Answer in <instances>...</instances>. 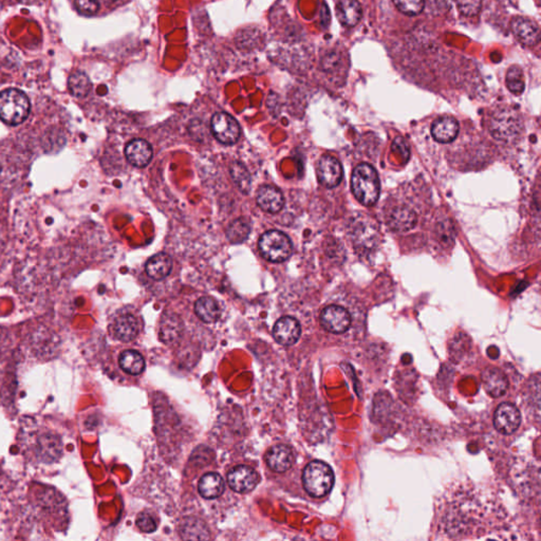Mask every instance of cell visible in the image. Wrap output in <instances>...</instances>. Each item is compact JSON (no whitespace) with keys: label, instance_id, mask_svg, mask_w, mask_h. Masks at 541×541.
Masks as SVG:
<instances>
[{"label":"cell","instance_id":"6da1fadb","mask_svg":"<svg viewBox=\"0 0 541 541\" xmlns=\"http://www.w3.org/2000/svg\"><path fill=\"white\" fill-rule=\"evenodd\" d=\"M351 187L355 198L363 205L371 207L375 205L381 191L377 171L369 164L359 165L353 171Z\"/></svg>","mask_w":541,"mask_h":541},{"label":"cell","instance_id":"7a4b0ae2","mask_svg":"<svg viewBox=\"0 0 541 541\" xmlns=\"http://www.w3.org/2000/svg\"><path fill=\"white\" fill-rule=\"evenodd\" d=\"M30 101L18 89H7L0 92V120L15 126L25 122L30 114Z\"/></svg>","mask_w":541,"mask_h":541},{"label":"cell","instance_id":"3957f363","mask_svg":"<svg viewBox=\"0 0 541 541\" xmlns=\"http://www.w3.org/2000/svg\"><path fill=\"white\" fill-rule=\"evenodd\" d=\"M304 490L310 496L320 498L332 490L334 475L328 464L322 461H313L304 468L302 474Z\"/></svg>","mask_w":541,"mask_h":541},{"label":"cell","instance_id":"277c9868","mask_svg":"<svg viewBox=\"0 0 541 541\" xmlns=\"http://www.w3.org/2000/svg\"><path fill=\"white\" fill-rule=\"evenodd\" d=\"M260 254L268 261L280 264L286 261L292 254V242L286 234L280 231H268L258 242Z\"/></svg>","mask_w":541,"mask_h":541},{"label":"cell","instance_id":"5b68a950","mask_svg":"<svg viewBox=\"0 0 541 541\" xmlns=\"http://www.w3.org/2000/svg\"><path fill=\"white\" fill-rule=\"evenodd\" d=\"M522 130V119L514 109H500L490 120V132L497 140L504 142L516 140Z\"/></svg>","mask_w":541,"mask_h":541},{"label":"cell","instance_id":"8992f818","mask_svg":"<svg viewBox=\"0 0 541 541\" xmlns=\"http://www.w3.org/2000/svg\"><path fill=\"white\" fill-rule=\"evenodd\" d=\"M211 128L214 137L225 145L235 144L241 132L237 121L225 112H218L213 117Z\"/></svg>","mask_w":541,"mask_h":541},{"label":"cell","instance_id":"52a82bcc","mask_svg":"<svg viewBox=\"0 0 541 541\" xmlns=\"http://www.w3.org/2000/svg\"><path fill=\"white\" fill-rule=\"evenodd\" d=\"M522 424V413L512 403H502L495 411L494 425L499 433L512 435Z\"/></svg>","mask_w":541,"mask_h":541},{"label":"cell","instance_id":"ba28073f","mask_svg":"<svg viewBox=\"0 0 541 541\" xmlns=\"http://www.w3.org/2000/svg\"><path fill=\"white\" fill-rule=\"evenodd\" d=\"M320 324L328 332L341 334L346 332L351 325V316L346 309L341 306L326 307L320 314Z\"/></svg>","mask_w":541,"mask_h":541},{"label":"cell","instance_id":"9c48e42d","mask_svg":"<svg viewBox=\"0 0 541 541\" xmlns=\"http://www.w3.org/2000/svg\"><path fill=\"white\" fill-rule=\"evenodd\" d=\"M352 239L357 249L370 251L379 240L377 225L368 218L357 220L352 227Z\"/></svg>","mask_w":541,"mask_h":541},{"label":"cell","instance_id":"30bf717a","mask_svg":"<svg viewBox=\"0 0 541 541\" xmlns=\"http://www.w3.org/2000/svg\"><path fill=\"white\" fill-rule=\"evenodd\" d=\"M259 481L255 470L249 466L240 465L233 468L227 476L230 486L237 492H249L253 490Z\"/></svg>","mask_w":541,"mask_h":541},{"label":"cell","instance_id":"8fae6325","mask_svg":"<svg viewBox=\"0 0 541 541\" xmlns=\"http://www.w3.org/2000/svg\"><path fill=\"white\" fill-rule=\"evenodd\" d=\"M318 177L324 187L329 189L337 187L343 179L342 165L334 157L325 155L318 163Z\"/></svg>","mask_w":541,"mask_h":541},{"label":"cell","instance_id":"7c38bea8","mask_svg":"<svg viewBox=\"0 0 541 541\" xmlns=\"http://www.w3.org/2000/svg\"><path fill=\"white\" fill-rule=\"evenodd\" d=\"M302 329L295 318L286 316L280 318L274 326L273 334L276 342L284 346H292L300 338Z\"/></svg>","mask_w":541,"mask_h":541},{"label":"cell","instance_id":"4fadbf2b","mask_svg":"<svg viewBox=\"0 0 541 541\" xmlns=\"http://www.w3.org/2000/svg\"><path fill=\"white\" fill-rule=\"evenodd\" d=\"M512 31L526 46H534L540 40V30L534 20L526 17H515L512 20Z\"/></svg>","mask_w":541,"mask_h":541},{"label":"cell","instance_id":"5bb4252c","mask_svg":"<svg viewBox=\"0 0 541 541\" xmlns=\"http://www.w3.org/2000/svg\"><path fill=\"white\" fill-rule=\"evenodd\" d=\"M125 155L130 164L135 167H145L153 159V148L142 139H135L127 144Z\"/></svg>","mask_w":541,"mask_h":541},{"label":"cell","instance_id":"9a60e30c","mask_svg":"<svg viewBox=\"0 0 541 541\" xmlns=\"http://www.w3.org/2000/svg\"><path fill=\"white\" fill-rule=\"evenodd\" d=\"M481 377L484 389L492 397H502L508 390V377L500 369L488 367L483 371Z\"/></svg>","mask_w":541,"mask_h":541},{"label":"cell","instance_id":"2e32d148","mask_svg":"<svg viewBox=\"0 0 541 541\" xmlns=\"http://www.w3.org/2000/svg\"><path fill=\"white\" fill-rule=\"evenodd\" d=\"M257 205L266 213L276 214L282 211L284 205L282 191L270 185H264L258 189Z\"/></svg>","mask_w":541,"mask_h":541},{"label":"cell","instance_id":"e0dca14e","mask_svg":"<svg viewBox=\"0 0 541 541\" xmlns=\"http://www.w3.org/2000/svg\"><path fill=\"white\" fill-rule=\"evenodd\" d=\"M336 15L345 27H354L362 19V6L357 0H340L337 3Z\"/></svg>","mask_w":541,"mask_h":541},{"label":"cell","instance_id":"ac0fdd59","mask_svg":"<svg viewBox=\"0 0 541 541\" xmlns=\"http://www.w3.org/2000/svg\"><path fill=\"white\" fill-rule=\"evenodd\" d=\"M387 222L393 231H411L417 224V215L409 207H397L389 213Z\"/></svg>","mask_w":541,"mask_h":541},{"label":"cell","instance_id":"d6986e66","mask_svg":"<svg viewBox=\"0 0 541 541\" xmlns=\"http://www.w3.org/2000/svg\"><path fill=\"white\" fill-rule=\"evenodd\" d=\"M459 132V124L452 117H442L433 122L431 135L440 143L453 142Z\"/></svg>","mask_w":541,"mask_h":541},{"label":"cell","instance_id":"ffe728a7","mask_svg":"<svg viewBox=\"0 0 541 541\" xmlns=\"http://www.w3.org/2000/svg\"><path fill=\"white\" fill-rule=\"evenodd\" d=\"M268 467L274 472H286L292 466V450L286 445H276L268 450L266 456Z\"/></svg>","mask_w":541,"mask_h":541},{"label":"cell","instance_id":"44dd1931","mask_svg":"<svg viewBox=\"0 0 541 541\" xmlns=\"http://www.w3.org/2000/svg\"><path fill=\"white\" fill-rule=\"evenodd\" d=\"M140 331L139 322L132 315L125 314L117 318L114 324V336L122 342H130Z\"/></svg>","mask_w":541,"mask_h":541},{"label":"cell","instance_id":"7402d4cb","mask_svg":"<svg viewBox=\"0 0 541 541\" xmlns=\"http://www.w3.org/2000/svg\"><path fill=\"white\" fill-rule=\"evenodd\" d=\"M171 268L173 260L171 256L165 253L157 254L146 264L147 275L155 280H164L171 273Z\"/></svg>","mask_w":541,"mask_h":541},{"label":"cell","instance_id":"603a6c76","mask_svg":"<svg viewBox=\"0 0 541 541\" xmlns=\"http://www.w3.org/2000/svg\"><path fill=\"white\" fill-rule=\"evenodd\" d=\"M224 492V482L221 476L216 472H209L201 478L199 482V492L202 497L214 499L219 497Z\"/></svg>","mask_w":541,"mask_h":541},{"label":"cell","instance_id":"cb8c5ba5","mask_svg":"<svg viewBox=\"0 0 541 541\" xmlns=\"http://www.w3.org/2000/svg\"><path fill=\"white\" fill-rule=\"evenodd\" d=\"M195 312L198 318L205 323H214L219 318L220 308L214 298L205 296L199 298L195 304Z\"/></svg>","mask_w":541,"mask_h":541},{"label":"cell","instance_id":"d4e9b609","mask_svg":"<svg viewBox=\"0 0 541 541\" xmlns=\"http://www.w3.org/2000/svg\"><path fill=\"white\" fill-rule=\"evenodd\" d=\"M119 363L121 368L129 375H140L145 369L144 359L140 353L135 350L124 351L121 354Z\"/></svg>","mask_w":541,"mask_h":541},{"label":"cell","instance_id":"484cf974","mask_svg":"<svg viewBox=\"0 0 541 541\" xmlns=\"http://www.w3.org/2000/svg\"><path fill=\"white\" fill-rule=\"evenodd\" d=\"M92 82L89 80L86 74L82 71H76L69 76L68 80V88L72 96L76 98H85L88 96L92 90Z\"/></svg>","mask_w":541,"mask_h":541},{"label":"cell","instance_id":"4316f807","mask_svg":"<svg viewBox=\"0 0 541 541\" xmlns=\"http://www.w3.org/2000/svg\"><path fill=\"white\" fill-rule=\"evenodd\" d=\"M506 86L512 94L519 96L524 92V74L519 66H512L506 72Z\"/></svg>","mask_w":541,"mask_h":541},{"label":"cell","instance_id":"83f0119b","mask_svg":"<svg viewBox=\"0 0 541 541\" xmlns=\"http://www.w3.org/2000/svg\"><path fill=\"white\" fill-rule=\"evenodd\" d=\"M231 175L240 191L248 194L251 189V175L246 167L242 163L234 162L231 166Z\"/></svg>","mask_w":541,"mask_h":541},{"label":"cell","instance_id":"f1b7e54d","mask_svg":"<svg viewBox=\"0 0 541 541\" xmlns=\"http://www.w3.org/2000/svg\"><path fill=\"white\" fill-rule=\"evenodd\" d=\"M181 332V320L175 315H166L161 323V337L165 342H171Z\"/></svg>","mask_w":541,"mask_h":541},{"label":"cell","instance_id":"f546056e","mask_svg":"<svg viewBox=\"0 0 541 541\" xmlns=\"http://www.w3.org/2000/svg\"><path fill=\"white\" fill-rule=\"evenodd\" d=\"M250 235V225L243 219H237L230 224L227 230V236L232 243H241L248 239Z\"/></svg>","mask_w":541,"mask_h":541},{"label":"cell","instance_id":"4dcf8cb0","mask_svg":"<svg viewBox=\"0 0 541 541\" xmlns=\"http://www.w3.org/2000/svg\"><path fill=\"white\" fill-rule=\"evenodd\" d=\"M181 535L185 539H207L209 537V530L205 528V524L194 519H189L183 524Z\"/></svg>","mask_w":541,"mask_h":541},{"label":"cell","instance_id":"1f68e13d","mask_svg":"<svg viewBox=\"0 0 541 541\" xmlns=\"http://www.w3.org/2000/svg\"><path fill=\"white\" fill-rule=\"evenodd\" d=\"M40 449L42 457L49 458V461H52L53 458L60 455L62 445L60 441L52 436H44L40 439Z\"/></svg>","mask_w":541,"mask_h":541},{"label":"cell","instance_id":"d6a6232c","mask_svg":"<svg viewBox=\"0 0 541 541\" xmlns=\"http://www.w3.org/2000/svg\"><path fill=\"white\" fill-rule=\"evenodd\" d=\"M400 12L409 16L419 15L425 8V0H393Z\"/></svg>","mask_w":541,"mask_h":541},{"label":"cell","instance_id":"836d02e7","mask_svg":"<svg viewBox=\"0 0 541 541\" xmlns=\"http://www.w3.org/2000/svg\"><path fill=\"white\" fill-rule=\"evenodd\" d=\"M457 7L462 15L472 17L481 10V0H457Z\"/></svg>","mask_w":541,"mask_h":541},{"label":"cell","instance_id":"e575fe53","mask_svg":"<svg viewBox=\"0 0 541 541\" xmlns=\"http://www.w3.org/2000/svg\"><path fill=\"white\" fill-rule=\"evenodd\" d=\"M76 6L78 11L85 16L96 15L100 9L98 0H76Z\"/></svg>","mask_w":541,"mask_h":541},{"label":"cell","instance_id":"d590c367","mask_svg":"<svg viewBox=\"0 0 541 541\" xmlns=\"http://www.w3.org/2000/svg\"><path fill=\"white\" fill-rule=\"evenodd\" d=\"M137 526L142 532L153 533L157 529V522L148 513H142L137 518Z\"/></svg>","mask_w":541,"mask_h":541},{"label":"cell","instance_id":"8d00e7d4","mask_svg":"<svg viewBox=\"0 0 541 541\" xmlns=\"http://www.w3.org/2000/svg\"><path fill=\"white\" fill-rule=\"evenodd\" d=\"M393 148H399L400 153H401L403 157H409V146L404 142L403 139H395V143H393Z\"/></svg>","mask_w":541,"mask_h":541},{"label":"cell","instance_id":"74e56055","mask_svg":"<svg viewBox=\"0 0 541 541\" xmlns=\"http://www.w3.org/2000/svg\"><path fill=\"white\" fill-rule=\"evenodd\" d=\"M18 1H20V3H28V5H32V3H35L36 1H40V0H18Z\"/></svg>","mask_w":541,"mask_h":541},{"label":"cell","instance_id":"f35d334b","mask_svg":"<svg viewBox=\"0 0 541 541\" xmlns=\"http://www.w3.org/2000/svg\"><path fill=\"white\" fill-rule=\"evenodd\" d=\"M0 171H1V165H0Z\"/></svg>","mask_w":541,"mask_h":541}]
</instances>
